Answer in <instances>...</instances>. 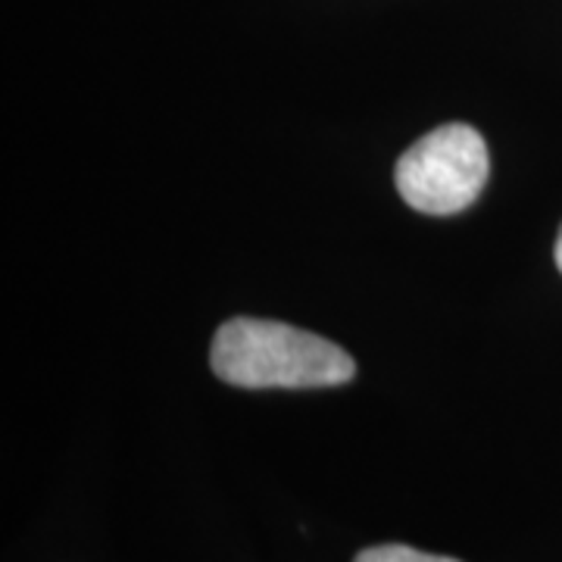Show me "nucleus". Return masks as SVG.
<instances>
[{"label": "nucleus", "mask_w": 562, "mask_h": 562, "mask_svg": "<svg viewBox=\"0 0 562 562\" xmlns=\"http://www.w3.org/2000/svg\"><path fill=\"white\" fill-rule=\"evenodd\" d=\"M353 562H460L453 557H438V553H422L416 547L406 543H382V547H369L357 553Z\"/></svg>", "instance_id": "nucleus-3"}, {"label": "nucleus", "mask_w": 562, "mask_h": 562, "mask_svg": "<svg viewBox=\"0 0 562 562\" xmlns=\"http://www.w3.org/2000/svg\"><path fill=\"white\" fill-rule=\"evenodd\" d=\"M210 366L222 382L247 391L338 387L357 375V362L338 344L284 322L250 316L222 322L210 347Z\"/></svg>", "instance_id": "nucleus-1"}, {"label": "nucleus", "mask_w": 562, "mask_h": 562, "mask_svg": "<svg viewBox=\"0 0 562 562\" xmlns=\"http://www.w3.org/2000/svg\"><path fill=\"white\" fill-rule=\"evenodd\" d=\"M491 176L482 132L450 122L419 138L394 169V184L406 206L425 216H453L479 201Z\"/></svg>", "instance_id": "nucleus-2"}, {"label": "nucleus", "mask_w": 562, "mask_h": 562, "mask_svg": "<svg viewBox=\"0 0 562 562\" xmlns=\"http://www.w3.org/2000/svg\"><path fill=\"white\" fill-rule=\"evenodd\" d=\"M553 260H557V269L562 272V225H560V235H557V247H553Z\"/></svg>", "instance_id": "nucleus-4"}]
</instances>
